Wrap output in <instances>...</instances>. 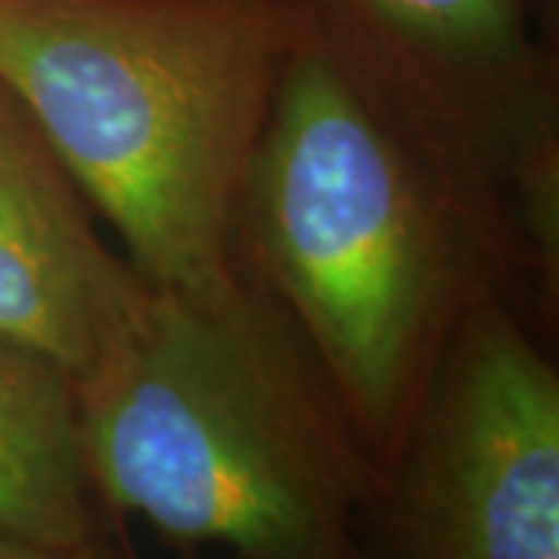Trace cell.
<instances>
[{
	"instance_id": "6da1fadb",
	"label": "cell",
	"mask_w": 559,
	"mask_h": 559,
	"mask_svg": "<svg viewBox=\"0 0 559 559\" xmlns=\"http://www.w3.org/2000/svg\"><path fill=\"white\" fill-rule=\"evenodd\" d=\"M296 38L283 0H0V91L140 280L224 301L242 293V193Z\"/></svg>"
},
{
	"instance_id": "7a4b0ae2",
	"label": "cell",
	"mask_w": 559,
	"mask_h": 559,
	"mask_svg": "<svg viewBox=\"0 0 559 559\" xmlns=\"http://www.w3.org/2000/svg\"><path fill=\"white\" fill-rule=\"evenodd\" d=\"M94 498L183 547L230 559H367L377 466L330 382L246 293L143 286L75 380Z\"/></svg>"
},
{
	"instance_id": "3957f363",
	"label": "cell",
	"mask_w": 559,
	"mask_h": 559,
	"mask_svg": "<svg viewBox=\"0 0 559 559\" xmlns=\"http://www.w3.org/2000/svg\"><path fill=\"white\" fill-rule=\"evenodd\" d=\"M370 97L299 32L249 165L242 218L380 473L423 395L448 240L417 162Z\"/></svg>"
},
{
	"instance_id": "277c9868",
	"label": "cell",
	"mask_w": 559,
	"mask_h": 559,
	"mask_svg": "<svg viewBox=\"0 0 559 559\" xmlns=\"http://www.w3.org/2000/svg\"><path fill=\"white\" fill-rule=\"evenodd\" d=\"M373 500L380 559H559V377L513 320L463 330Z\"/></svg>"
},
{
	"instance_id": "5b68a950",
	"label": "cell",
	"mask_w": 559,
	"mask_h": 559,
	"mask_svg": "<svg viewBox=\"0 0 559 559\" xmlns=\"http://www.w3.org/2000/svg\"><path fill=\"white\" fill-rule=\"evenodd\" d=\"M143 286L91 230L38 134L0 112V333L79 380L134 311Z\"/></svg>"
},
{
	"instance_id": "8992f818",
	"label": "cell",
	"mask_w": 559,
	"mask_h": 559,
	"mask_svg": "<svg viewBox=\"0 0 559 559\" xmlns=\"http://www.w3.org/2000/svg\"><path fill=\"white\" fill-rule=\"evenodd\" d=\"M305 38L355 79L423 97L495 94L525 79V0H283Z\"/></svg>"
},
{
	"instance_id": "52a82bcc",
	"label": "cell",
	"mask_w": 559,
	"mask_h": 559,
	"mask_svg": "<svg viewBox=\"0 0 559 559\" xmlns=\"http://www.w3.org/2000/svg\"><path fill=\"white\" fill-rule=\"evenodd\" d=\"M75 380L0 333V532L47 544L97 540Z\"/></svg>"
},
{
	"instance_id": "ba28073f",
	"label": "cell",
	"mask_w": 559,
	"mask_h": 559,
	"mask_svg": "<svg viewBox=\"0 0 559 559\" xmlns=\"http://www.w3.org/2000/svg\"><path fill=\"white\" fill-rule=\"evenodd\" d=\"M0 559H109L97 540L91 544H47L0 532Z\"/></svg>"
},
{
	"instance_id": "9c48e42d",
	"label": "cell",
	"mask_w": 559,
	"mask_h": 559,
	"mask_svg": "<svg viewBox=\"0 0 559 559\" xmlns=\"http://www.w3.org/2000/svg\"><path fill=\"white\" fill-rule=\"evenodd\" d=\"M367 559H380V557H377V554H370V557H367Z\"/></svg>"
}]
</instances>
